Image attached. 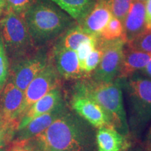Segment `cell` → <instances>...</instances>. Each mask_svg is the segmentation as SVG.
Wrapping results in <instances>:
<instances>
[{"instance_id": "4316f807", "label": "cell", "mask_w": 151, "mask_h": 151, "mask_svg": "<svg viewBox=\"0 0 151 151\" xmlns=\"http://www.w3.org/2000/svg\"><path fill=\"white\" fill-rule=\"evenodd\" d=\"M6 10L12 11L17 14L22 15L37 0H4Z\"/></svg>"}, {"instance_id": "1f68e13d", "label": "cell", "mask_w": 151, "mask_h": 151, "mask_svg": "<svg viewBox=\"0 0 151 151\" xmlns=\"http://www.w3.org/2000/svg\"><path fill=\"white\" fill-rule=\"evenodd\" d=\"M143 70V73L144 74H146L147 76H148L149 78H151V58L150 60V61L148 63V65L146 66V67L144 69H142Z\"/></svg>"}, {"instance_id": "ffe728a7", "label": "cell", "mask_w": 151, "mask_h": 151, "mask_svg": "<svg viewBox=\"0 0 151 151\" xmlns=\"http://www.w3.org/2000/svg\"><path fill=\"white\" fill-rule=\"evenodd\" d=\"M18 122H10L0 115V150L8 148L14 141Z\"/></svg>"}, {"instance_id": "cb8c5ba5", "label": "cell", "mask_w": 151, "mask_h": 151, "mask_svg": "<svg viewBox=\"0 0 151 151\" xmlns=\"http://www.w3.org/2000/svg\"><path fill=\"white\" fill-rule=\"evenodd\" d=\"M98 41H99V38H93V39L87 40L84 42L81 43L78 48H77V50H76L77 57H78L79 68H80L81 72L84 75V69L86 60L90 52L97 47Z\"/></svg>"}, {"instance_id": "7402d4cb", "label": "cell", "mask_w": 151, "mask_h": 151, "mask_svg": "<svg viewBox=\"0 0 151 151\" xmlns=\"http://www.w3.org/2000/svg\"><path fill=\"white\" fill-rule=\"evenodd\" d=\"M104 53V49L101 41H98L97 47L89 54L86 60L84 69V78L89 77L90 75L95 70L96 68L99 65Z\"/></svg>"}, {"instance_id": "3957f363", "label": "cell", "mask_w": 151, "mask_h": 151, "mask_svg": "<svg viewBox=\"0 0 151 151\" xmlns=\"http://www.w3.org/2000/svg\"><path fill=\"white\" fill-rule=\"evenodd\" d=\"M71 93L87 96L99 104L107 113L113 127L130 138L121 79L102 83L96 82L89 77L82 78L73 86Z\"/></svg>"}, {"instance_id": "6da1fadb", "label": "cell", "mask_w": 151, "mask_h": 151, "mask_svg": "<svg viewBox=\"0 0 151 151\" xmlns=\"http://www.w3.org/2000/svg\"><path fill=\"white\" fill-rule=\"evenodd\" d=\"M96 132L69 108L46 130L24 141L31 151H97Z\"/></svg>"}, {"instance_id": "7a4b0ae2", "label": "cell", "mask_w": 151, "mask_h": 151, "mask_svg": "<svg viewBox=\"0 0 151 151\" xmlns=\"http://www.w3.org/2000/svg\"><path fill=\"white\" fill-rule=\"evenodd\" d=\"M22 17L37 49L48 47L75 25V20L50 0H37Z\"/></svg>"}, {"instance_id": "4dcf8cb0", "label": "cell", "mask_w": 151, "mask_h": 151, "mask_svg": "<svg viewBox=\"0 0 151 151\" xmlns=\"http://www.w3.org/2000/svg\"><path fill=\"white\" fill-rule=\"evenodd\" d=\"M145 148H146V150H149L151 148V126L149 129L148 133H147L146 135V138L145 139L144 141V144H143Z\"/></svg>"}, {"instance_id": "ac0fdd59", "label": "cell", "mask_w": 151, "mask_h": 151, "mask_svg": "<svg viewBox=\"0 0 151 151\" xmlns=\"http://www.w3.org/2000/svg\"><path fill=\"white\" fill-rule=\"evenodd\" d=\"M78 23L89 14L97 0H50Z\"/></svg>"}, {"instance_id": "ba28073f", "label": "cell", "mask_w": 151, "mask_h": 151, "mask_svg": "<svg viewBox=\"0 0 151 151\" xmlns=\"http://www.w3.org/2000/svg\"><path fill=\"white\" fill-rule=\"evenodd\" d=\"M104 53L99 65L89 78L96 82L109 83L118 78L125 43L120 38L110 41L100 40Z\"/></svg>"}, {"instance_id": "f1b7e54d", "label": "cell", "mask_w": 151, "mask_h": 151, "mask_svg": "<svg viewBox=\"0 0 151 151\" xmlns=\"http://www.w3.org/2000/svg\"><path fill=\"white\" fill-rule=\"evenodd\" d=\"M145 8H146V16H145L146 29H151V0H146Z\"/></svg>"}, {"instance_id": "44dd1931", "label": "cell", "mask_w": 151, "mask_h": 151, "mask_svg": "<svg viewBox=\"0 0 151 151\" xmlns=\"http://www.w3.org/2000/svg\"><path fill=\"white\" fill-rule=\"evenodd\" d=\"M122 34L123 24L120 20L112 16L100 34L99 39L104 41H110L122 39Z\"/></svg>"}, {"instance_id": "8fae6325", "label": "cell", "mask_w": 151, "mask_h": 151, "mask_svg": "<svg viewBox=\"0 0 151 151\" xmlns=\"http://www.w3.org/2000/svg\"><path fill=\"white\" fill-rule=\"evenodd\" d=\"M69 109L67 99L49 112L38 116L15 134L14 140H27L43 132Z\"/></svg>"}, {"instance_id": "836d02e7", "label": "cell", "mask_w": 151, "mask_h": 151, "mask_svg": "<svg viewBox=\"0 0 151 151\" xmlns=\"http://www.w3.org/2000/svg\"><path fill=\"white\" fill-rule=\"evenodd\" d=\"M134 1H142V2H145L146 0H134Z\"/></svg>"}, {"instance_id": "7c38bea8", "label": "cell", "mask_w": 151, "mask_h": 151, "mask_svg": "<svg viewBox=\"0 0 151 151\" xmlns=\"http://www.w3.org/2000/svg\"><path fill=\"white\" fill-rule=\"evenodd\" d=\"M24 99V92L9 78L0 92V115L10 122L19 123V112Z\"/></svg>"}, {"instance_id": "277c9868", "label": "cell", "mask_w": 151, "mask_h": 151, "mask_svg": "<svg viewBox=\"0 0 151 151\" xmlns=\"http://www.w3.org/2000/svg\"><path fill=\"white\" fill-rule=\"evenodd\" d=\"M121 80L125 92L130 139L134 142H139L151 120V80L136 73Z\"/></svg>"}, {"instance_id": "f546056e", "label": "cell", "mask_w": 151, "mask_h": 151, "mask_svg": "<svg viewBox=\"0 0 151 151\" xmlns=\"http://www.w3.org/2000/svg\"><path fill=\"white\" fill-rule=\"evenodd\" d=\"M122 151H146V149L143 145H141L139 142L133 143L128 148Z\"/></svg>"}, {"instance_id": "d4e9b609", "label": "cell", "mask_w": 151, "mask_h": 151, "mask_svg": "<svg viewBox=\"0 0 151 151\" xmlns=\"http://www.w3.org/2000/svg\"><path fill=\"white\" fill-rule=\"evenodd\" d=\"M125 44L134 50L151 54V29H146L134 40Z\"/></svg>"}, {"instance_id": "9c48e42d", "label": "cell", "mask_w": 151, "mask_h": 151, "mask_svg": "<svg viewBox=\"0 0 151 151\" xmlns=\"http://www.w3.org/2000/svg\"><path fill=\"white\" fill-rule=\"evenodd\" d=\"M67 99V98H66ZM69 108L96 129L113 126L102 107L91 98L81 94L71 93L67 99Z\"/></svg>"}, {"instance_id": "30bf717a", "label": "cell", "mask_w": 151, "mask_h": 151, "mask_svg": "<svg viewBox=\"0 0 151 151\" xmlns=\"http://www.w3.org/2000/svg\"><path fill=\"white\" fill-rule=\"evenodd\" d=\"M50 57L62 79L72 81L84 78L76 50L65 48L55 41L50 50Z\"/></svg>"}, {"instance_id": "8d00e7d4", "label": "cell", "mask_w": 151, "mask_h": 151, "mask_svg": "<svg viewBox=\"0 0 151 151\" xmlns=\"http://www.w3.org/2000/svg\"><path fill=\"white\" fill-rule=\"evenodd\" d=\"M150 149H151V148H150Z\"/></svg>"}, {"instance_id": "484cf974", "label": "cell", "mask_w": 151, "mask_h": 151, "mask_svg": "<svg viewBox=\"0 0 151 151\" xmlns=\"http://www.w3.org/2000/svg\"><path fill=\"white\" fill-rule=\"evenodd\" d=\"M9 60L4 46L2 38L0 34V92L9 78Z\"/></svg>"}, {"instance_id": "2e32d148", "label": "cell", "mask_w": 151, "mask_h": 151, "mask_svg": "<svg viewBox=\"0 0 151 151\" xmlns=\"http://www.w3.org/2000/svg\"><path fill=\"white\" fill-rule=\"evenodd\" d=\"M133 143L137 142L122 135L114 127H102L96 132L97 151H122Z\"/></svg>"}, {"instance_id": "8992f818", "label": "cell", "mask_w": 151, "mask_h": 151, "mask_svg": "<svg viewBox=\"0 0 151 151\" xmlns=\"http://www.w3.org/2000/svg\"><path fill=\"white\" fill-rule=\"evenodd\" d=\"M49 59L48 47L37 49L29 55L10 64L9 77L24 92L31 81L44 69Z\"/></svg>"}, {"instance_id": "d6986e66", "label": "cell", "mask_w": 151, "mask_h": 151, "mask_svg": "<svg viewBox=\"0 0 151 151\" xmlns=\"http://www.w3.org/2000/svg\"><path fill=\"white\" fill-rule=\"evenodd\" d=\"M93 38L96 37L87 34L78 24L69 28L55 41L68 49L76 50L81 43Z\"/></svg>"}, {"instance_id": "e0dca14e", "label": "cell", "mask_w": 151, "mask_h": 151, "mask_svg": "<svg viewBox=\"0 0 151 151\" xmlns=\"http://www.w3.org/2000/svg\"><path fill=\"white\" fill-rule=\"evenodd\" d=\"M151 58V54L139 51L126 45L118 78L125 79L130 76L142 70L146 67Z\"/></svg>"}, {"instance_id": "52a82bcc", "label": "cell", "mask_w": 151, "mask_h": 151, "mask_svg": "<svg viewBox=\"0 0 151 151\" xmlns=\"http://www.w3.org/2000/svg\"><path fill=\"white\" fill-rule=\"evenodd\" d=\"M62 79L51 59L24 91V99L19 112V120L28 109L57 87L62 86Z\"/></svg>"}, {"instance_id": "83f0119b", "label": "cell", "mask_w": 151, "mask_h": 151, "mask_svg": "<svg viewBox=\"0 0 151 151\" xmlns=\"http://www.w3.org/2000/svg\"><path fill=\"white\" fill-rule=\"evenodd\" d=\"M6 151H31L24 140H14L7 148Z\"/></svg>"}, {"instance_id": "9a60e30c", "label": "cell", "mask_w": 151, "mask_h": 151, "mask_svg": "<svg viewBox=\"0 0 151 151\" xmlns=\"http://www.w3.org/2000/svg\"><path fill=\"white\" fill-rule=\"evenodd\" d=\"M145 16V3L142 1H133L122 24L123 34L122 39L124 43H129L146 30Z\"/></svg>"}, {"instance_id": "603a6c76", "label": "cell", "mask_w": 151, "mask_h": 151, "mask_svg": "<svg viewBox=\"0 0 151 151\" xmlns=\"http://www.w3.org/2000/svg\"><path fill=\"white\" fill-rule=\"evenodd\" d=\"M134 0H108L109 8L113 17L123 24Z\"/></svg>"}, {"instance_id": "4fadbf2b", "label": "cell", "mask_w": 151, "mask_h": 151, "mask_svg": "<svg viewBox=\"0 0 151 151\" xmlns=\"http://www.w3.org/2000/svg\"><path fill=\"white\" fill-rule=\"evenodd\" d=\"M65 99L66 95L62 86L54 88L40 99L34 103L20 117L18 129L24 127L37 117L52 110Z\"/></svg>"}, {"instance_id": "e575fe53", "label": "cell", "mask_w": 151, "mask_h": 151, "mask_svg": "<svg viewBox=\"0 0 151 151\" xmlns=\"http://www.w3.org/2000/svg\"><path fill=\"white\" fill-rule=\"evenodd\" d=\"M7 148L6 149H4V150H0V151H6Z\"/></svg>"}, {"instance_id": "5b68a950", "label": "cell", "mask_w": 151, "mask_h": 151, "mask_svg": "<svg viewBox=\"0 0 151 151\" xmlns=\"http://www.w3.org/2000/svg\"><path fill=\"white\" fill-rule=\"evenodd\" d=\"M0 34L9 64L37 50L34 46L23 17L14 11L6 10L0 19Z\"/></svg>"}, {"instance_id": "d590c367", "label": "cell", "mask_w": 151, "mask_h": 151, "mask_svg": "<svg viewBox=\"0 0 151 151\" xmlns=\"http://www.w3.org/2000/svg\"><path fill=\"white\" fill-rule=\"evenodd\" d=\"M148 151H151V149H150V150H149Z\"/></svg>"}, {"instance_id": "5bb4252c", "label": "cell", "mask_w": 151, "mask_h": 151, "mask_svg": "<svg viewBox=\"0 0 151 151\" xmlns=\"http://www.w3.org/2000/svg\"><path fill=\"white\" fill-rule=\"evenodd\" d=\"M112 17L108 0H97L89 14L78 24L87 34L99 38L100 34Z\"/></svg>"}, {"instance_id": "d6a6232c", "label": "cell", "mask_w": 151, "mask_h": 151, "mask_svg": "<svg viewBox=\"0 0 151 151\" xmlns=\"http://www.w3.org/2000/svg\"><path fill=\"white\" fill-rule=\"evenodd\" d=\"M6 9V6H5V1L4 0H0V18H1L4 11Z\"/></svg>"}]
</instances>
